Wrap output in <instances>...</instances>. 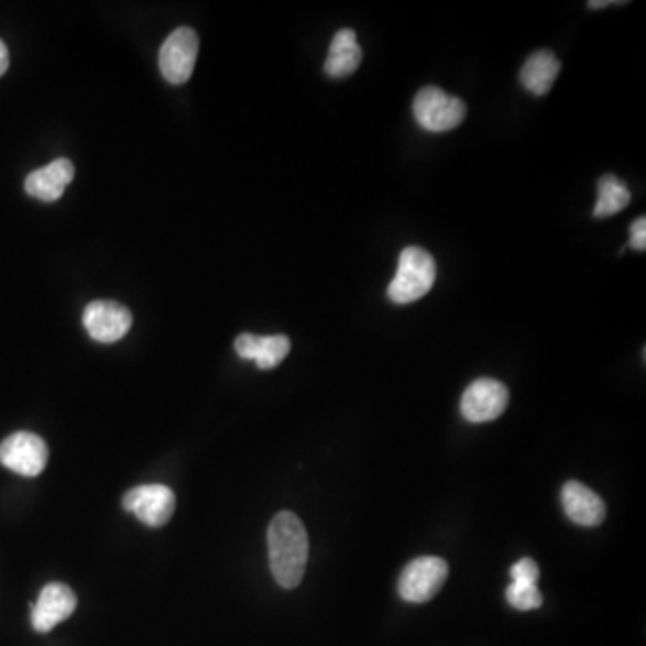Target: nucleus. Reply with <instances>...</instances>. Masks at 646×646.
I'll return each mask as SVG.
<instances>
[{"label": "nucleus", "instance_id": "1", "mask_svg": "<svg viewBox=\"0 0 646 646\" xmlns=\"http://www.w3.org/2000/svg\"><path fill=\"white\" fill-rule=\"evenodd\" d=\"M267 554L273 579L284 589L300 585L309 557L306 526L293 512L275 515L267 528Z\"/></svg>", "mask_w": 646, "mask_h": 646}, {"label": "nucleus", "instance_id": "2", "mask_svg": "<svg viewBox=\"0 0 646 646\" xmlns=\"http://www.w3.org/2000/svg\"><path fill=\"white\" fill-rule=\"evenodd\" d=\"M437 281V263L431 253L418 247L404 249L397 273L390 282L388 298L395 304H412L426 297Z\"/></svg>", "mask_w": 646, "mask_h": 646}, {"label": "nucleus", "instance_id": "3", "mask_svg": "<svg viewBox=\"0 0 646 646\" xmlns=\"http://www.w3.org/2000/svg\"><path fill=\"white\" fill-rule=\"evenodd\" d=\"M414 116L424 130L442 133L462 124L467 107L462 99L449 96L442 88L426 87L415 96Z\"/></svg>", "mask_w": 646, "mask_h": 646}, {"label": "nucleus", "instance_id": "4", "mask_svg": "<svg viewBox=\"0 0 646 646\" xmlns=\"http://www.w3.org/2000/svg\"><path fill=\"white\" fill-rule=\"evenodd\" d=\"M449 566L440 557H418L404 568L398 594L412 603L429 602L448 579Z\"/></svg>", "mask_w": 646, "mask_h": 646}, {"label": "nucleus", "instance_id": "5", "mask_svg": "<svg viewBox=\"0 0 646 646\" xmlns=\"http://www.w3.org/2000/svg\"><path fill=\"white\" fill-rule=\"evenodd\" d=\"M47 462H50L47 444L34 433H15L0 444V463L20 477H39Z\"/></svg>", "mask_w": 646, "mask_h": 646}, {"label": "nucleus", "instance_id": "6", "mask_svg": "<svg viewBox=\"0 0 646 646\" xmlns=\"http://www.w3.org/2000/svg\"><path fill=\"white\" fill-rule=\"evenodd\" d=\"M198 34L190 28H178L167 36L161 47L158 64L164 78L173 85H182L190 79L198 58Z\"/></svg>", "mask_w": 646, "mask_h": 646}, {"label": "nucleus", "instance_id": "7", "mask_svg": "<svg viewBox=\"0 0 646 646\" xmlns=\"http://www.w3.org/2000/svg\"><path fill=\"white\" fill-rule=\"evenodd\" d=\"M122 506L144 525L158 528L167 525L173 517L176 506L175 492L171 491L169 486L158 483L135 486L124 494Z\"/></svg>", "mask_w": 646, "mask_h": 646}, {"label": "nucleus", "instance_id": "8", "mask_svg": "<svg viewBox=\"0 0 646 646\" xmlns=\"http://www.w3.org/2000/svg\"><path fill=\"white\" fill-rule=\"evenodd\" d=\"M508 388L496 380H477L463 392V417L472 424L491 423L503 415L508 406Z\"/></svg>", "mask_w": 646, "mask_h": 646}, {"label": "nucleus", "instance_id": "9", "mask_svg": "<svg viewBox=\"0 0 646 646\" xmlns=\"http://www.w3.org/2000/svg\"><path fill=\"white\" fill-rule=\"evenodd\" d=\"M132 313L119 302L96 300L84 313V326L92 340L116 343L132 329Z\"/></svg>", "mask_w": 646, "mask_h": 646}, {"label": "nucleus", "instance_id": "10", "mask_svg": "<svg viewBox=\"0 0 646 646\" xmlns=\"http://www.w3.org/2000/svg\"><path fill=\"white\" fill-rule=\"evenodd\" d=\"M78 607V598L67 583H47L39 600L31 607V623L36 632H51L58 623L73 616Z\"/></svg>", "mask_w": 646, "mask_h": 646}, {"label": "nucleus", "instance_id": "11", "mask_svg": "<svg viewBox=\"0 0 646 646\" xmlns=\"http://www.w3.org/2000/svg\"><path fill=\"white\" fill-rule=\"evenodd\" d=\"M233 347L241 360H252L259 369L272 370L286 360L292 341L284 335L255 336L244 332L236 338Z\"/></svg>", "mask_w": 646, "mask_h": 646}, {"label": "nucleus", "instance_id": "12", "mask_svg": "<svg viewBox=\"0 0 646 646\" xmlns=\"http://www.w3.org/2000/svg\"><path fill=\"white\" fill-rule=\"evenodd\" d=\"M562 506L569 519L588 528L602 525L607 515V506L602 497L579 481H568L563 485Z\"/></svg>", "mask_w": 646, "mask_h": 646}, {"label": "nucleus", "instance_id": "13", "mask_svg": "<svg viewBox=\"0 0 646 646\" xmlns=\"http://www.w3.org/2000/svg\"><path fill=\"white\" fill-rule=\"evenodd\" d=\"M74 178L73 162L67 158H58L51 162L50 166L42 167L31 173L25 178V193L33 198L42 201H56L62 198L67 187Z\"/></svg>", "mask_w": 646, "mask_h": 646}, {"label": "nucleus", "instance_id": "14", "mask_svg": "<svg viewBox=\"0 0 646 646\" xmlns=\"http://www.w3.org/2000/svg\"><path fill=\"white\" fill-rule=\"evenodd\" d=\"M361 59H363V51L358 45L354 31L341 30L332 39L324 68L327 76L331 78H347L358 70Z\"/></svg>", "mask_w": 646, "mask_h": 646}, {"label": "nucleus", "instance_id": "15", "mask_svg": "<svg viewBox=\"0 0 646 646\" xmlns=\"http://www.w3.org/2000/svg\"><path fill=\"white\" fill-rule=\"evenodd\" d=\"M559 73V58L551 51H535L521 68V84L534 96H546Z\"/></svg>", "mask_w": 646, "mask_h": 646}, {"label": "nucleus", "instance_id": "16", "mask_svg": "<svg viewBox=\"0 0 646 646\" xmlns=\"http://www.w3.org/2000/svg\"><path fill=\"white\" fill-rule=\"evenodd\" d=\"M631 204V190L617 176L605 175L598 182V201L594 205V218H611L627 209Z\"/></svg>", "mask_w": 646, "mask_h": 646}, {"label": "nucleus", "instance_id": "17", "mask_svg": "<svg viewBox=\"0 0 646 646\" xmlns=\"http://www.w3.org/2000/svg\"><path fill=\"white\" fill-rule=\"evenodd\" d=\"M506 600L517 611H532L543 605V594L537 583L512 582L506 589Z\"/></svg>", "mask_w": 646, "mask_h": 646}, {"label": "nucleus", "instance_id": "18", "mask_svg": "<svg viewBox=\"0 0 646 646\" xmlns=\"http://www.w3.org/2000/svg\"><path fill=\"white\" fill-rule=\"evenodd\" d=\"M512 582L537 583L539 582V566L534 559H521L511 568Z\"/></svg>", "mask_w": 646, "mask_h": 646}, {"label": "nucleus", "instance_id": "19", "mask_svg": "<svg viewBox=\"0 0 646 646\" xmlns=\"http://www.w3.org/2000/svg\"><path fill=\"white\" fill-rule=\"evenodd\" d=\"M632 249L637 252H645L646 249V218H637L634 223L631 225V241H628Z\"/></svg>", "mask_w": 646, "mask_h": 646}, {"label": "nucleus", "instance_id": "20", "mask_svg": "<svg viewBox=\"0 0 646 646\" xmlns=\"http://www.w3.org/2000/svg\"><path fill=\"white\" fill-rule=\"evenodd\" d=\"M8 67H10V53H8L4 42L0 40V76L8 70Z\"/></svg>", "mask_w": 646, "mask_h": 646}, {"label": "nucleus", "instance_id": "21", "mask_svg": "<svg viewBox=\"0 0 646 646\" xmlns=\"http://www.w3.org/2000/svg\"><path fill=\"white\" fill-rule=\"evenodd\" d=\"M609 4H613V2H609V0H605V2H589V8H591V10H600V8H603V6H609Z\"/></svg>", "mask_w": 646, "mask_h": 646}]
</instances>
